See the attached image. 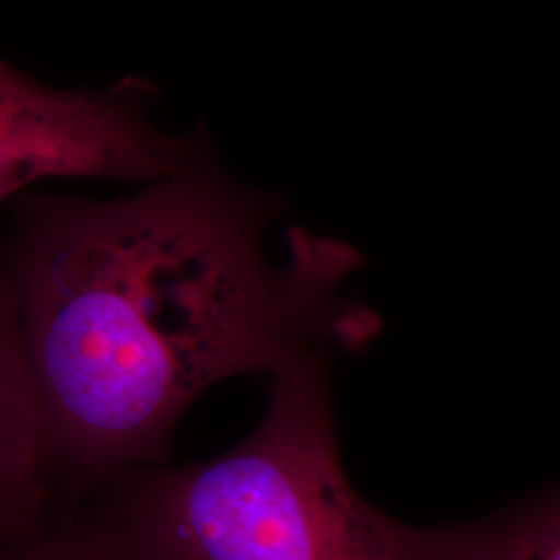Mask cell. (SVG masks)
I'll list each match as a JSON object with an SVG mask.
<instances>
[{
    "mask_svg": "<svg viewBox=\"0 0 560 560\" xmlns=\"http://www.w3.org/2000/svg\"><path fill=\"white\" fill-rule=\"evenodd\" d=\"M143 88L57 92L0 62V206L46 177L154 183L183 168L201 145L154 127Z\"/></svg>",
    "mask_w": 560,
    "mask_h": 560,
    "instance_id": "cell-3",
    "label": "cell"
},
{
    "mask_svg": "<svg viewBox=\"0 0 560 560\" xmlns=\"http://www.w3.org/2000/svg\"><path fill=\"white\" fill-rule=\"evenodd\" d=\"M4 560H120L69 509Z\"/></svg>",
    "mask_w": 560,
    "mask_h": 560,
    "instance_id": "cell-6",
    "label": "cell"
},
{
    "mask_svg": "<svg viewBox=\"0 0 560 560\" xmlns=\"http://www.w3.org/2000/svg\"><path fill=\"white\" fill-rule=\"evenodd\" d=\"M441 560H560V486L497 517L441 529Z\"/></svg>",
    "mask_w": 560,
    "mask_h": 560,
    "instance_id": "cell-5",
    "label": "cell"
},
{
    "mask_svg": "<svg viewBox=\"0 0 560 560\" xmlns=\"http://www.w3.org/2000/svg\"><path fill=\"white\" fill-rule=\"evenodd\" d=\"M279 201L226 177L206 145L115 201L23 196L0 258L67 504L161 465L217 382L358 351L381 318L342 293L360 252L303 229L284 266L264 235Z\"/></svg>",
    "mask_w": 560,
    "mask_h": 560,
    "instance_id": "cell-1",
    "label": "cell"
},
{
    "mask_svg": "<svg viewBox=\"0 0 560 560\" xmlns=\"http://www.w3.org/2000/svg\"><path fill=\"white\" fill-rule=\"evenodd\" d=\"M332 360L275 374L258 428L219 459L122 469L67 509L120 560H441V529L382 513L347 478Z\"/></svg>",
    "mask_w": 560,
    "mask_h": 560,
    "instance_id": "cell-2",
    "label": "cell"
},
{
    "mask_svg": "<svg viewBox=\"0 0 560 560\" xmlns=\"http://www.w3.org/2000/svg\"><path fill=\"white\" fill-rule=\"evenodd\" d=\"M0 560H4V559H0Z\"/></svg>",
    "mask_w": 560,
    "mask_h": 560,
    "instance_id": "cell-7",
    "label": "cell"
},
{
    "mask_svg": "<svg viewBox=\"0 0 560 560\" xmlns=\"http://www.w3.org/2000/svg\"><path fill=\"white\" fill-rule=\"evenodd\" d=\"M62 509L55 446L21 339L15 289L0 258V559Z\"/></svg>",
    "mask_w": 560,
    "mask_h": 560,
    "instance_id": "cell-4",
    "label": "cell"
}]
</instances>
